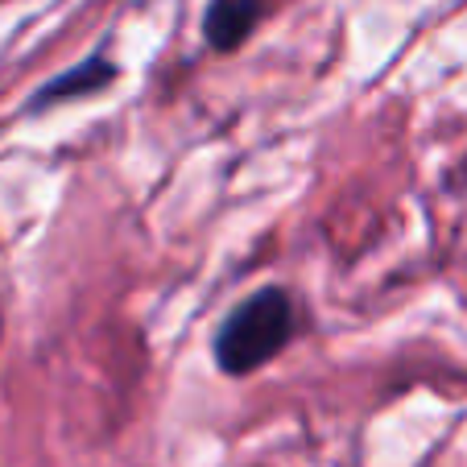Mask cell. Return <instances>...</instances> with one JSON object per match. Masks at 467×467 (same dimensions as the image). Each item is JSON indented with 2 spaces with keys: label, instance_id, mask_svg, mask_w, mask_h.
Listing matches in <instances>:
<instances>
[{
  "label": "cell",
  "instance_id": "cell-2",
  "mask_svg": "<svg viewBox=\"0 0 467 467\" xmlns=\"http://www.w3.org/2000/svg\"><path fill=\"white\" fill-rule=\"evenodd\" d=\"M261 21V0H212L207 9V37L215 50H236Z\"/></svg>",
  "mask_w": 467,
  "mask_h": 467
},
{
  "label": "cell",
  "instance_id": "cell-3",
  "mask_svg": "<svg viewBox=\"0 0 467 467\" xmlns=\"http://www.w3.org/2000/svg\"><path fill=\"white\" fill-rule=\"evenodd\" d=\"M112 79H116L112 62L108 58H88L83 67H75V71L62 75V79L46 83V88L34 96V108H46V104H54V99H75V96H83V91H99L104 83H112Z\"/></svg>",
  "mask_w": 467,
  "mask_h": 467
},
{
  "label": "cell",
  "instance_id": "cell-1",
  "mask_svg": "<svg viewBox=\"0 0 467 467\" xmlns=\"http://www.w3.org/2000/svg\"><path fill=\"white\" fill-rule=\"evenodd\" d=\"M294 339V302L285 290H256L223 318L215 336V360L228 377H248L269 364Z\"/></svg>",
  "mask_w": 467,
  "mask_h": 467
}]
</instances>
